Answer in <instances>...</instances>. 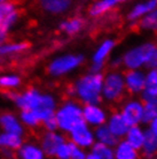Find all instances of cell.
<instances>
[{
    "label": "cell",
    "instance_id": "1",
    "mask_svg": "<svg viewBox=\"0 0 157 159\" xmlns=\"http://www.w3.org/2000/svg\"><path fill=\"white\" fill-rule=\"evenodd\" d=\"M103 73L87 72L76 80L71 87V96L82 105L101 103Z\"/></svg>",
    "mask_w": 157,
    "mask_h": 159
},
{
    "label": "cell",
    "instance_id": "2",
    "mask_svg": "<svg viewBox=\"0 0 157 159\" xmlns=\"http://www.w3.org/2000/svg\"><path fill=\"white\" fill-rule=\"evenodd\" d=\"M156 44L154 42H143L133 45L122 54L123 68L131 69H148L155 67Z\"/></svg>",
    "mask_w": 157,
    "mask_h": 159
},
{
    "label": "cell",
    "instance_id": "3",
    "mask_svg": "<svg viewBox=\"0 0 157 159\" xmlns=\"http://www.w3.org/2000/svg\"><path fill=\"white\" fill-rule=\"evenodd\" d=\"M54 116L59 130L68 134L75 126L83 122V105L75 98H68L57 106Z\"/></svg>",
    "mask_w": 157,
    "mask_h": 159
},
{
    "label": "cell",
    "instance_id": "4",
    "mask_svg": "<svg viewBox=\"0 0 157 159\" xmlns=\"http://www.w3.org/2000/svg\"><path fill=\"white\" fill-rule=\"evenodd\" d=\"M126 96L124 75L122 70L110 69L103 73V83L101 98L107 104L121 103Z\"/></svg>",
    "mask_w": 157,
    "mask_h": 159
},
{
    "label": "cell",
    "instance_id": "5",
    "mask_svg": "<svg viewBox=\"0 0 157 159\" xmlns=\"http://www.w3.org/2000/svg\"><path fill=\"white\" fill-rule=\"evenodd\" d=\"M85 61V57L80 53H66L55 57L47 66L48 74L53 77H62L76 72Z\"/></svg>",
    "mask_w": 157,
    "mask_h": 159
},
{
    "label": "cell",
    "instance_id": "6",
    "mask_svg": "<svg viewBox=\"0 0 157 159\" xmlns=\"http://www.w3.org/2000/svg\"><path fill=\"white\" fill-rule=\"evenodd\" d=\"M118 112L121 113L123 119L126 123L132 126H139L143 125V100L140 97L130 96L126 97L121 102V106L118 108Z\"/></svg>",
    "mask_w": 157,
    "mask_h": 159
},
{
    "label": "cell",
    "instance_id": "7",
    "mask_svg": "<svg viewBox=\"0 0 157 159\" xmlns=\"http://www.w3.org/2000/svg\"><path fill=\"white\" fill-rule=\"evenodd\" d=\"M116 48V42L112 38H106L99 44L91 57V65L88 72L91 73H103L106 68L107 61L111 57Z\"/></svg>",
    "mask_w": 157,
    "mask_h": 159
},
{
    "label": "cell",
    "instance_id": "8",
    "mask_svg": "<svg viewBox=\"0 0 157 159\" xmlns=\"http://www.w3.org/2000/svg\"><path fill=\"white\" fill-rule=\"evenodd\" d=\"M68 137H69V142L86 151L90 150L95 143L94 129L87 126L84 121L72 128L68 133Z\"/></svg>",
    "mask_w": 157,
    "mask_h": 159
},
{
    "label": "cell",
    "instance_id": "9",
    "mask_svg": "<svg viewBox=\"0 0 157 159\" xmlns=\"http://www.w3.org/2000/svg\"><path fill=\"white\" fill-rule=\"evenodd\" d=\"M19 20V11L15 5L11 1L0 4V44L7 39L9 30L15 25Z\"/></svg>",
    "mask_w": 157,
    "mask_h": 159
},
{
    "label": "cell",
    "instance_id": "10",
    "mask_svg": "<svg viewBox=\"0 0 157 159\" xmlns=\"http://www.w3.org/2000/svg\"><path fill=\"white\" fill-rule=\"evenodd\" d=\"M109 113L101 103L83 105V121L91 128L106 125Z\"/></svg>",
    "mask_w": 157,
    "mask_h": 159
},
{
    "label": "cell",
    "instance_id": "11",
    "mask_svg": "<svg viewBox=\"0 0 157 159\" xmlns=\"http://www.w3.org/2000/svg\"><path fill=\"white\" fill-rule=\"evenodd\" d=\"M126 93L134 97H140L145 90L146 70L145 69H131L123 72Z\"/></svg>",
    "mask_w": 157,
    "mask_h": 159
},
{
    "label": "cell",
    "instance_id": "12",
    "mask_svg": "<svg viewBox=\"0 0 157 159\" xmlns=\"http://www.w3.org/2000/svg\"><path fill=\"white\" fill-rule=\"evenodd\" d=\"M67 141L66 136L63 133H61L60 130L55 131H45L41 139H40V148L44 151L45 156L48 157H54L55 152L57 150V148L63 144Z\"/></svg>",
    "mask_w": 157,
    "mask_h": 159
},
{
    "label": "cell",
    "instance_id": "13",
    "mask_svg": "<svg viewBox=\"0 0 157 159\" xmlns=\"http://www.w3.org/2000/svg\"><path fill=\"white\" fill-rule=\"evenodd\" d=\"M157 8V0H142L137 4H134L130 8V11L126 15V19L129 22L135 23L141 20L143 16H146L148 13Z\"/></svg>",
    "mask_w": 157,
    "mask_h": 159
},
{
    "label": "cell",
    "instance_id": "14",
    "mask_svg": "<svg viewBox=\"0 0 157 159\" xmlns=\"http://www.w3.org/2000/svg\"><path fill=\"white\" fill-rule=\"evenodd\" d=\"M0 128L5 133L16 134L20 136H23L24 134V126L20 121L19 116L11 112L0 113Z\"/></svg>",
    "mask_w": 157,
    "mask_h": 159
},
{
    "label": "cell",
    "instance_id": "15",
    "mask_svg": "<svg viewBox=\"0 0 157 159\" xmlns=\"http://www.w3.org/2000/svg\"><path fill=\"white\" fill-rule=\"evenodd\" d=\"M106 126L109 128V130L114 134L118 139H123L125 137L126 133L129 130L130 126L123 119L121 113L118 111H114L109 113L108 119L106 121Z\"/></svg>",
    "mask_w": 157,
    "mask_h": 159
},
{
    "label": "cell",
    "instance_id": "16",
    "mask_svg": "<svg viewBox=\"0 0 157 159\" xmlns=\"http://www.w3.org/2000/svg\"><path fill=\"white\" fill-rule=\"evenodd\" d=\"M127 0H96L91 5L88 14L92 17H100L107 13L111 12L112 9L118 7L119 5L126 2Z\"/></svg>",
    "mask_w": 157,
    "mask_h": 159
},
{
    "label": "cell",
    "instance_id": "17",
    "mask_svg": "<svg viewBox=\"0 0 157 159\" xmlns=\"http://www.w3.org/2000/svg\"><path fill=\"white\" fill-rule=\"evenodd\" d=\"M40 7L48 14L61 15L72 6V0H38Z\"/></svg>",
    "mask_w": 157,
    "mask_h": 159
},
{
    "label": "cell",
    "instance_id": "18",
    "mask_svg": "<svg viewBox=\"0 0 157 159\" xmlns=\"http://www.w3.org/2000/svg\"><path fill=\"white\" fill-rule=\"evenodd\" d=\"M115 159H139L140 151L134 149L132 145L126 142L125 139H119L117 144L112 148Z\"/></svg>",
    "mask_w": 157,
    "mask_h": 159
},
{
    "label": "cell",
    "instance_id": "19",
    "mask_svg": "<svg viewBox=\"0 0 157 159\" xmlns=\"http://www.w3.org/2000/svg\"><path fill=\"white\" fill-rule=\"evenodd\" d=\"M151 97H157V67L148 68L146 70L145 90L140 96L142 100Z\"/></svg>",
    "mask_w": 157,
    "mask_h": 159
},
{
    "label": "cell",
    "instance_id": "20",
    "mask_svg": "<svg viewBox=\"0 0 157 159\" xmlns=\"http://www.w3.org/2000/svg\"><path fill=\"white\" fill-rule=\"evenodd\" d=\"M85 27V21L80 16H74L67 20H63L59 24L60 30L67 36H76Z\"/></svg>",
    "mask_w": 157,
    "mask_h": 159
},
{
    "label": "cell",
    "instance_id": "21",
    "mask_svg": "<svg viewBox=\"0 0 157 159\" xmlns=\"http://www.w3.org/2000/svg\"><path fill=\"white\" fill-rule=\"evenodd\" d=\"M19 159H45L46 156L41 150L39 144L28 142L23 143L22 147L16 151Z\"/></svg>",
    "mask_w": 157,
    "mask_h": 159
},
{
    "label": "cell",
    "instance_id": "22",
    "mask_svg": "<svg viewBox=\"0 0 157 159\" xmlns=\"http://www.w3.org/2000/svg\"><path fill=\"white\" fill-rule=\"evenodd\" d=\"M140 155L145 158H153L157 155V135L148 128H146L145 130V139L140 149Z\"/></svg>",
    "mask_w": 157,
    "mask_h": 159
},
{
    "label": "cell",
    "instance_id": "23",
    "mask_svg": "<svg viewBox=\"0 0 157 159\" xmlns=\"http://www.w3.org/2000/svg\"><path fill=\"white\" fill-rule=\"evenodd\" d=\"M145 130L146 128L142 127V125L132 126V127L129 128V130L126 133L124 139L130 145H132L134 149H137V150L140 151L142 143H143V139H145Z\"/></svg>",
    "mask_w": 157,
    "mask_h": 159
},
{
    "label": "cell",
    "instance_id": "24",
    "mask_svg": "<svg viewBox=\"0 0 157 159\" xmlns=\"http://www.w3.org/2000/svg\"><path fill=\"white\" fill-rule=\"evenodd\" d=\"M22 144H23V136L5 133V131L0 134V149L15 152L22 147Z\"/></svg>",
    "mask_w": 157,
    "mask_h": 159
},
{
    "label": "cell",
    "instance_id": "25",
    "mask_svg": "<svg viewBox=\"0 0 157 159\" xmlns=\"http://www.w3.org/2000/svg\"><path fill=\"white\" fill-rule=\"evenodd\" d=\"M94 137H95V142L100 144H103V145H107V147H111L114 148L119 139L116 137V136L109 130V128L107 127L106 125H102L100 127L94 128Z\"/></svg>",
    "mask_w": 157,
    "mask_h": 159
},
{
    "label": "cell",
    "instance_id": "26",
    "mask_svg": "<svg viewBox=\"0 0 157 159\" xmlns=\"http://www.w3.org/2000/svg\"><path fill=\"white\" fill-rule=\"evenodd\" d=\"M29 48L25 42H5L0 45V57H8L20 54Z\"/></svg>",
    "mask_w": 157,
    "mask_h": 159
},
{
    "label": "cell",
    "instance_id": "27",
    "mask_svg": "<svg viewBox=\"0 0 157 159\" xmlns=\"http://www.w3.org/2000/svg\"><path fill=\"white\" fill-rule=\"evenodd\" d=\"M138 23H139V28L143 31L157 32V8L143 16Z\"/></svg>",
    "mask_w": 157,
    "mask_h": 159
},
{
    "label": "cell",
    "instance_id": "28",
    "mask_svg": "<svg viewBox=\"0 0 157 159\" xmlns=\"http://www.w3.org/2000/svg\"><path fill=\"white\" fill-rule=\"evenodd\" d=\"M21 77L15 74H5L0 75V89L6 91H13L21 87Z\"/></svg>",
    "mask_w": 157,
    "mask_h": 159
},
{
    "label": "cell",
    "instance_id": "29",
    "mask_svg": "<svg viewBox=\"0 0 157 159\" xmlns=\"http://www.w3.org/2000/svg\"><path fill=\"white\" fill-rule=\"evenodd\" d=\"M88 152L92 155V157L94 159H115L112 148L96 143V142L88 150Z\"/></svg>",
    "mask_w": 157,
    "mask_h": 159
},
{
    "label": "cell",
    "instance_id": "30",
    "mask_svg": "<svg viewBox=\"0 0 157 159\" xmlns=\"http://www.w3.org/2000/svg\"><path fill=\"white\" fill-rule=\"evenodd\" d=\"M143 125L157 118V97H151L143 100Z\"/></svg>",
    "mask_w": 157,
    "mask_h": 159
},
{
    "label": "cell",
    "instance_id": "31",
    "mask_svg": "<svg viewBox=\"0 0 157 159\" xmlns=\"http://www.w3.org/2000/svg\"><path fill=\"white\" fill-rule=\"evenodd\" d=\"M19 119H20V121L22 122L24 127L37 128L41 126L39 118L37 116V114L33 111H21Z\"/></svg>",
    "mask_w": 157,
    "mask_h": 159
},
{
    "label": "cell",
    "instance_id": "32",
    "mask_svg": "<svg viewBox=\"0 0 157 159\" xmlns=\"http://www.w3.org/2000/svg\"><path fill=\"white\" fill-rule=\"evenodd\" d=\"M71 150H70V142L66 141L63 144H61L55 152L54 157L56 159H70Z\"/></svg>",
    "mask_w": 157,
    "mask_h": 159
},
{
    "label": "cell",
    "instance_id": "33",
    "mask_svg": "<svg viewBox=\"0 0 157 159\" xmlns=\"http://www.w3.org/2000/svg\"><path fill=\"white\" fill-rule=\"evenodd\" d=\"M70 150H71L70 159H86V156H87L86 150L77 147V145L72 144L71 142H70Z\"/></svg>",
    "mask_w": 157,
    "mask_h": 159
},
{
    "label": "cell",
    "instance_id": "34",
    "mask_svg": "<svg viewBox=\"0 0 157 159\" xmlns=\"http://www.w3.org/2000/svg\"><path fill=\"white\" fill-rule=\"evenodd\" d=\"M41 126L44 127L45 131H55V130H59V128H57V122H56V119H55V116H51V118H48V119L44 120L43 122H41Z\"/></svg>",
    "mask_w": 157,
    "mask_h": 159
},
{
    "label": "cell",
    "instance_id": "35",
    "mask_svg": "<svg viewBox=\"0 0 157 159\" xmlns=\"http://www.w3.org/2000/svg\"><path fill=\"white\" fill-rule=\"evenodd\" d=\"M108 66H109L110 69H112V70H121V68H123L122 56L110 57L109 60H108Z\"/></svg>",
    "mask_w": 157,
    "mask_h": 159
},
{
    "label": "cell",
    "instance_id": "36",
    "mask_svg": "<svg viewBox=\"0 0 157 159\" xmlns=\"http://www.w3.org/2000/svg\"><path fill=\"white\" fill-rule=\"evenodd\" d=\"M147 128H148L150 131H153L155 135H157V118L156 119L150 120L149 122L147 123Z\"/></svg>",
    "mask_w": 157,
    "mask_h": 159
},
{
    "label": "cell",
    "instance_id": "37",
    "mask_svg": "<svg viewBox=\"0 0 157 159\" xmlns=\"http://www.w3.org/2000/svg\"><path fill=\"white\" fill-rule=\"evenodd\" d=\"M155 67H157V44H156V51H155Z\"/></svg>",
    "mask_w": 157,
    "mask_h": 159
},
{
    "label": "cell",
    "instance_id": "38",
    "mask_svg": "<svg viewBox=\"0 0 157 159\" xmlns=\"http://www.w3.org/2000/svg\"><path fill=\"white\" fill-rule=\"evenodd\" d=\"M6 1H8V0H0V4H4V2H6Z\"/></svg>",
    "mask_w": 157,
    "mask_h": 159
},
{
    "label": "cell",
    "instance_id": "39",
    "mask_svg": "<svg viewBox=\"0 0 157 159\" xmlns=\"http://www.w3.org/2000/svg\"><path fill=\"white\" fill-rule=\"evenodd\" d=\"M146 159H157L156 157H153V158H146Z\"/></svg>",
    "mask_w": 157,
    "mask_h": 159
},
{
    "label": "cell",
    "instance_id": "40",
    "mask_svg": "<svg viewBox=\"0 0 157 159\" xmlns=\"http://www.w3.org/2000/svg\"><path fill=\"white\" fill-rule=\"evenodd\" d=\"M156 158H157V155H156Z\"/></svg>",
    "mask_w": 157,
    "mask_h": 159
}]
</instances>
